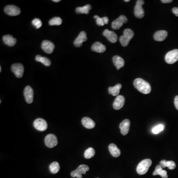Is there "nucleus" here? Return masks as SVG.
Instances as JSON below:
<instances>
[{"label": "nucleus", "mask_w": 178, "mask_h": 178, "mask_svg": "<svg viewBox=\"0 0 178 178\" xmlns=\"http://www.w3.org/2000/svg\"><path fill=\"white\" fill-rule=\"evenodd\" d=\"M82 123L83 126L88 129H91L95 127L96 124L91 118L85 117L82 119Z\"/></svg>", "instance_id": "nucleus-19"}, {"label": "nucleus", "mask_w": 178, "mask_h": 178, "mask_svg": "<svg viewBox=\"0 0 178 178\" xmlns=\"http://www.w3.org/2000/svg\"><path fill=\"white\" fill-rule=\"evenodd\" d=\"M172 12L176 16H178V8L175 7L172 9Z\"/></svg>", "instance_id": "nucleus-36"}, {"label": "nucleus", "mask_w": 178, "mask_h": 178, "mask_svg": "<svg viewBox=\"0 0 178 178\" xmlns=\"http://www.w3.org/2000/svg\"><path fill=\"white\" fill-rule=\"evenodd\" d=\"M50 170L52 174H56L59 172L60 166L58 162H54L52 163L50 165Z\"/></svg>", "instance_id": "nucleus-29"}, {"label": "nucleus", "mask_w": 178, "mask_h": 178, "mask_svg": "<svg viewBox=\"0 0 178 178\" xmlns=\"http://www.w3.org/2000/svg\"><path fill=\"white\" fill-rule=\"evenodd\" d=\"M151 165L152 161L150 159H146L142 160L137 166V173L139 175L146 174Z\"/></svg>", "instance_id": "nucleus-2"}, {"label": "nucleus", "mask_w": 178, "mask_h": 178, "mask_svg": "<svg viewBox=\"0 0 178 178\" xmlns=\"http://www.w3.org/2000/svg\"><path fill=\"white\" fill-rule=\"evenodd\" d=\"M33 125L36 129L40 131H44L48 128L47 122L42 118L36 119L34 122Z\"/></svg>", "instance_id": "nucleus-11"}, {"label": "nucleus", "mask_w": 178, "mask_h": 178, "mask_svg": "<svg viewBox=\"0 0 178 178\" xmlns=\"http://www.w3.org/2000/svg\"><path fill=\"white\" fill-rule=\"evenodd\" d=\"M3 41L5 44L9 47H12L16 44V39L10 35H5L3 38Z\"/></svg>", "instance_id": "nucleus-23"}, {"label": "nucleus", "mask_w": 178, "mask_h": 178, "mask_svg": "<svg viewBox=\"0 0 178 178\" xmlns=\"http://www.w3.org/2000/svg\"><path fill=\"white\" fill-rule=\"evenodd\" d=\"M94 18H95L96 19L98 18H99V16H98V15H95V16H94Z\"/></svg>", "instance_id": "nucleus-39"}, {"label": "nucleus", "mask_w": 178, "mask_h": 178, "mask_svg": "<svg viewBox=\"0 0 178 178\" xmlns=\"http://www.w3.org/2000/svg\"><path fill=\"white\" fill-rule=\"evenodd\" d=\"M52 1L54 2L58 3V2H60V0H53Z\"/></svg>", "instance_id": "nucleus-38"}, {"label": "nucleus", "mask_w": 178, "mask_h": 178, "mask_svg": "<svg viewBox=\"0 0 178 178\" xmlns=\"http://www.w3.org/2000/svg\"><path fill=\"white\" fill-rule=\"evenodd\" d=\"M87 40V34L85 31H82L74 42V45L75 47L79 48L82 46L83 42H86Z\"/></svg>", "instance_id": "nucleus-14"}, {"label": "nucleus", "mask_w": 178, "mask_h": 178, "mask_svg": "<svg viewBox=\"0 0 178 178\" xmlns=\"http://www.w3.org/2000/svg\"><path fill=\"white\" fill-rule=\"evenodd\" d=\"M11 70L16 77L20 78L23 76L24 69L22 64L20 63L12 64L11 67Z\"/></svg>", "instance_id": "nucleus-8"}, {"label": "nucleus", "mask_w": 178, "mask_h": 178, "mask_svg": "<svg viewBox=\"0 0 178 178\" xmlns=\"http://www.w3.org/2000/svg\"><path fill=\"white\" fill-rule=\"evenodd\" d=\"M125 2H130V0H125L124 1Z\"/></svg>", "instance_id": "nucleus-40"}, {"label": "nucleus", "mask_w": 178, "mask_h": 178, "mask_svg": "<svg viewBox=\"0 0 178 178\" xmlns=\"http://www.w3.org/2000/svg\"><path fill=\"white\" fill-rule=\"evenodd\" d=\"M92 50L95 52L102 53L106 51V47L105 45L99 42H96L92 46Z\"/></svg>", "instance_id": "nucleus-20"}, {"label": "nucleus", "mask_w": 178, "mask_h": 178, "mask_svg": "<svg viewBox=\"0 0 178 178\" xmlns=\"http://www.w3.org/2000/svg\"><path fill=\"white\" fill-rule=\"evenodd\" d=\"M125 102V99L123 96H118L115 99L114 102L113 103V107L115 110L120 109L123 107Z\"/></svg>", "instance_id": "nucleus-16"}, {"label": "nucleus", "mask_w": 178, "mask_h": 178, "mask_svg": "<svg viewBox=\"0 0 178 178\" xmlns=\"http://www.w3.org/2000/svg\"><path fill=\"white\" fill-rule=\"evenodd\" d=\"M134 87L143 94H149L151 91V86L148 82L142 78H137L134 81Z\"/></svg>", "instance_id": "nucleus-1"}, {"label": "nucleus", "mask_w": 178, "mask_h": 178, "mask_svg": "<svg viewBox=\"0 0 178 178\" xmlns=\"http://www.w3.org/2000/svg\"><path fill=\"white\" fill-rule=\"evenodd\" d=\"M4 11L5 14L10 16H16L21 12L20 8L14 5H7L5 8Z\"/></svg>", "instance_id": "nucleus-10"}, {"label": "nucleus", "mask_w": 178, "mask_h": 178, "mask_svg": "<svg viewBox=\"0 0 178 178\" xmlns=\"http://www.w3.org/2000/svg\"><path fill=\"white\" fill-rule=\"evenodd\" d=\"M109 18L107 17L103 18H98L96 19V23L99 26H103L105 24H108L109 23Z\"/></svg>", "instance_id": "nucleus-32"}, {"label": "nucleus", "mask_w": 178, "mask_h": 178, "mask_svg": "<svg viewBox=\"0 0 178 178\" xmlns=\"http://www.w3.org/2000/svg\"><path fill=\"white\" fill-rule=\"evenodd\" d=\"M35 60H36L37 62H40L43 63L44 65L46 66H50L51 65V62L50 59H48V58L46 57H43V56H41L40 55H37L36 58H35Z\"/></svg>", "instance_id": "nucleus-28"}, {"label": "nucleus", "mask_w": 178, "mask_h": 178, "mask_svg": "<svg viewBox=\"0 0 178 178\" xmlns=\"http://www.w3.org/2000/svg\"><path fill=\"white\" fill-rule=\"evenodd\" d=\"M95 155V150L92 147H90L85 151L84 157L86 159H90Z\"/></svg>", "instance_id": "nucleus-30"}, {"label": "nucleus", "mask_w": 178, "mask_h": 178, "mask_svg": "<svg viewBox=\"0 0 178 178\" xmlns=\"http://www.w3.org/2000/svg\"><path fill=\"white\" fill-rule=\"evenodd\" d=\"M2 71V67H0V72H1Z\"/></svg>", "instance_id": "nucleus-41"}, {"label": "nucleus", "mask_w": 178, "mask_h": 178, "mask_svg": "<svg viewBox=\"0 0 178 178\" xmlns=\"http://www.w3.org/2000/svg\"><path fill=\"white\" fill-rule=\"evenodd\" d=\"M103 35L111 43H116L117 41V39H118L117 35L115 32L113 31H110L108 29L105 30V31H103Z\"/></svg>", "instance_id": "nucleus-17"}, {"label": "nucleus", "mask_w": 178, "mask_h": 178, "mask_svg": "<svg viewBox=\"0 0 178 178\" xmlns=\"http://www.w3.org/2000/svg\"><path fill=\"white\" fill-rule=\"evenodd\" d=\"M62 23V20L61 18L59 17H55L51 19V20L49 21V24L51 26L54 25H60Z\"/></svg>", "instance_id": "nucleus-31"}, {"label": "nucleus", "mask_w": 178, "mask_h": 178, "mask_svg": "<svg viewBox=\"0 0 178 178\" xmlns=\"http://www.w3.org/2000/svg\"><path fill=\"white\" fill-rule=\"evenodd\" d=\"M167 36L168 32L166 30H160L155 32L153 38L155 41L161 42L165 40Z\"/></svg>", "instance_id": "nucleus-18"}, {"label": "nucleus", "mask_w": 178, "mask_h": 178, "mask_svg": "<svg viewBox=\"0 0 178 178\" xmlns=\"http://www.w3.org/2000/svg\"><path fill=\"white\" fill-rule=\"evenodd\" d=\"M32 23L37 29L40 28L42 25L41 20L40 19L37 18L34 19L33 20H32Z\"/></svg>", "instance_id": "nucleus-34"}, {"label": "nucleus", "mask_w": 178, "mask_h": 178, "mask_svg": "<svg viewBox=\"0 0 178 178\" xmlns=\"http://www.w3.org/2000/svg\"><path fill=\"white\" fill-rule=\"evenodd\" d=\"M113 62L117 69L119 70L124 66L125 62L122 58L118 55H115L113 58Z\"/></svg>", "instance_id": "nucleus-21"}, {"label": "nucleus", "mask_w": 178, "mask_h": 178, "mask_svg": "<svg viewBox=\"0 0 178 178\" xmlns=\"http://www.w3.org/2000/svg\"><path fill=\"white\" fill-rule=\"evenodd\" d=\"M130 126V121L129 119H125L119 125V128L120 129L121 133L122 135L125 136L127 135L129 131Z\"/></svg>", "instance_id": "nucleus-15"}, {"label": "nucleus", "mask_w": 178, "mask_h": 178, "mask_svg": "<svg viewBox=\"0 0 178 178\" xmlns=\"http://www.w3.org/2000/svg\"><path fill=\"white\" fill-rule=\"evenodd\" d=\"M128 19L126 16L122 15L118 18L115 19L112 22V28L114 30H118L122 27L123 24L127 22Z\"/></svg>", "instance_id": "nucleus-7"}, {"label": "nucleus", "mask_w": 178, "mask_h": 178, "mask_svg": "<svg viewBox=\"0 0 178 178\" xmlns=\"http://www.w3.org/2000/svg\"><path fill=\"white\" fill-rule=\"evenodd\" d=\"M123 35L121 36L119 41L123 47H127L134 36V33L130 29H126L123 32Z\"/></svg>", "instance_id": "nucleus-3"}, {"label": "nucleus", "mask_w": 178, "mask_h": 178, "mask_svg": "<svg viewBox=\"0 0 178 178\" xmlns=\"http://www.w3.org/2000/svg\"><path fill=\"white\" fill-rule=\"evenodd\" d=\"M109 150L113 156L118 157L121 154V151L114 143H111L109 145Z\"/></svg>", "instance_id": "nucleus-25"}, {"label": "nucleus", "mask_w": 178, "mask_h": 178, "mask_svg": "<svg viewBox=\"0 0 178 178\" xmlns=\"http://www.w3.org/2000/svg\"><path fill=\"white\" fill-rule=\"evenodd\" d=\"M174 104L177 110H178V96H175V99H174Z\"/></svg>", "instance_id": "nucleus-35"}, {"label": "nucleus", "mask_w": 178, "mask_h": 178, "mask_svg": "<svg viewBox=\"0 0 178 178\" xmlns=\"http://www.w3.org/2000/svg\"><path fill=\"white\" fill-rule=\"evenodd\" d=\"M160 165L162 169L168 167L170 170H173L176 167L175 163L173 161H166L165 160H162L160 162Z\"/></svg>", "instance_id": "nucleus-22"}, {"label": "nucleus", "mask_w": 178, "mask_h": 178, "mask_svg": "<svg viewBox=\"0 0 178 178\" xmlns=\"http://www.w3.org/2000/svg\"><path fill=\"white\" fill-rule=\"evenodd\" d=\"M121 88L122 85L120 84L116 85L114 87H109V94L112 95L113 96H118Z\"/></svg>", "instance_id": "nucleus-26"}, {"label": "nucleus", "mask_w": 178, "mask_h": 178, "mask_svg": "<svg viewBox=\"0 0 178 178\" xmlns=\"http://www.w3.org/2000/svg\"><path fill=\"white\" fill-rule=\"evenodd\" d=\"M90 169L89 167L86 165H80L76 170L73 171L71 173L72 178H82V174H86V172Z\"/></svg>", "instance_id": "nucleus-4"}, {"label": "nucleus", "mask_w": 178, "mask_h": 178, "mask_svg": "<svg viewBox=\"0 0 178 178\" xmlns=\"http://www.w3.org/2000/svg\"><path fill=\"white\" fill-rule=\"evenodd\" d=\"M144 4L145 1L143 0H138L136 2L134 8V14L136 17L138 18H142L144 16L145 12L142 7Z\"/></svg>", "instance_id": "nucleus-5"}, {"label": "nucleus", "mask_w": 178, "mask_h": 178, "mask_svg": "<svg viewBox=\"0 0 178 178\" xmlns=\"http://www.w3.org/2000/svg\"><path fill=\"white\" fill-rule=\"evenodd\" d=\"M164 129V126L162 124L158 125L157 126H155L153 129L152 132L154 134H157L160 132L162 131Z\"/></svg>", "instance_id": "nucleus-33"}, {"label": "nucleus", "mask_w": 178, "mask_h": 178, "mask_svg": "<svg viewBox=\"0 0 178 178\" xmlns=\"http://www.w3.org/2000/svg\"><path fill=\"white\" fill-rule=\"evenodd\" d=\"M58 139L53 134H49L45 137V143L47 147L52 148L58 145Z\"/></svg>", "instance_id": "nucleus-9"}, {"label": "nucleus", "mask_w": 178, "mask_h": 178, "mask_svg": "<svg viewBox=\"0 0 178 178\" xmlns=\"http://www.w3.org/2000/svg\"><path fill=\"white\" fill-rule=\"evenodd\" d=\"M153 175H160L162 178H168L167 172L166 170H163L160 165H157L155 170L153 173Z\"/></svg>", "instance_id": "nucleus-24"}, {"label": "nucleus", "mask_w": 178, "mask_h": 178, "mask_svg": "<svg viewBox=\"0 0 178 178\" xmlns=\"http://www.w3.org/2000/svg\"><path fill=\"white\" fill-rule=\"evenodd\" d=\"M42 49L47 54H51L53 52L55 49V45L52 42L48 40L43 41L42 43Z\"/></svg>", "instance_id": "nucleus-13"}, {"label": "nucleus", "mask_w": 178, "mask_h": 178, "mask_svg": "<svg viewBox=\"0 0 178 178\" xmlns=\"http://www.w3.org/2000/svg\"></svg>", "instance_id": "nucleus-42"}, {"label": "nucleus", "mask_w": 178, "mask_h": 178, "mask_svg": "<svg viewBox=\"0 0 178 178\" xmlns=\"http://www.w3.org/2000/svg\"><path fill=\"white\" fill-rule=\"evenodd\" d=\"M161 2L162 3H165V4H168V3H171L172 0H161Z\"/></svg>", "instance_id": "nucleus-37"}, {"label": "nucleus", "mask_w": 178, "mask_h": 178, "mask_svg": "<svg viewBox=\"0 0 178 178\" xmlns=\"http://www.w3.org/2000/svg\"><path fill=\"white\" fill-rule=\"evenodd\" d=\"M91 8V5H87L83 7H77L76 8V12L77 14H88Z\"/></svg>", "instance_id": "nucleus-27"}, {"label": "nucleus", "mask_w": 178, "mask_h": 178, "mask_svg": "<svg viewBox=\"0 0 178 178\" xmlns=\"http://www.w3.org/2000/svg\"><path fill=\"white\" fill-rule=\"evenodd\" d=\"M165 59L168 64H173L178 60V50L175 49L167 52L165 57Z\"/></svg>", "instance_id": "nucleus-6"}, {"label": "nucleus", "mask_w": 178, "mask_h": 178, "mask_svg": "<svg viewBox=\"0 0 178 178\" xmlns=\"http://www.w3.org/2000/svg\"><path fill=\"white\" fill-rule=\"evenodd\" d=\"M24 96L27 103L30 104L33 101V90L30 86H27L24 90Z\"/></svg>", "instance_id": "nucleus-12"}]
</instances>
